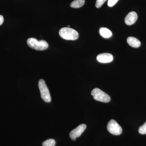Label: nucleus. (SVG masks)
Instances as JSON below:
<instances>
[{"label": "nucleus", "mask_w": 146, "mask_h": 146, "mask_svg": "<svg viewBox=\"0 0 146 146\" xmlns=\"http://www.w3.org/2000/svg\"><path fill=\"white\" fill-rule=\"evenodd\" d=\"M27 44L30 48L36 50L43 51L48 48L49 45L44 40H37L36 38H29L27 40Z\"/></svg>", "instance_id": "nucleus-1"}, {"label": "nucleus", "mask_w": 146, "mask_h": 146, "mask_svg": "<svg viewBox=\"0 0 146 146\" xmlns=\"http://www.w3.org/2000/svg\"><path fill=\"white\" fill-rule=\"evenodd\" d=\"M59 34L60 37L66 40H75L79 37L78 32L70 27H64L60 29Z\"/></svg>", "instance_id": "nucleus-2"}, {"label": "nucleus", "mask_w": 146, "mask_h": 146, "mask_svg": "<svg viewBox=\"0 0 146 146\" xmlns=\"http://www.w3.org/2000/svg\"><path fill=\"white\" fill-rule=\"evenodd\" d=\"M38 86L41 93V98L42 99L46 102H50L51 101V98L49 89L44 80L42 79L39 80L38 82Z\"/></svg>", "instance_id": "nucleus-3"}, {"label": "nucleus", "mask_w": 146, "mask_h": 146, "mask_svg": "<svg viewBox=\"0 0 146 146\" xmlns=\"http://www.w3.org/2000/svg\"><path fill=\"white\" fill-rule=\"evenodd\" d=\"M91 95L94 100L98 101L107 103L110 101V97L109 95L98 88H95L92 90Z\"/></svg>", "instance_id": "nucleus-4"}, {"label": "nucleus", "mask_w": 146, "mask_h": 146, "mask_svg": "<svg viewBox=\"0 0 146 146\" xmlns=\"http://www.w3.org/2000/svg\"><path fill=\"white\" fill-rule=\"evenodd\" d=\"M107 128L110 133L114 135H119L122 132L121 126L115 120H110L108 124Z\"/></svg>", "instance_id": "nucleus-5"}, {"label": "nucleus", "mask_w": 146, "mask_h": 146, "mask_svg": "<svg viewBox=\"0 0 146 146\" xmlns=\"http://www.w3.org/2000/svg\"><path fill=\"white\" fill-rule=\"evenodd\" d=\"M86 125L82 124L79 125L75 129H73L70 133L71 139L73 141H75L76 138L81 136V134L86 129Z\"/></svg>", "instance_id": "nucleus-6"}, {"label": "nucleus", "mask_w": 146, "mask_h": 146, "mask_svg": "<svg viewBox=\"0 0 146 146\" xmlns=\"http://www.w3.org/2000/svg\"><path fill=\"white\" fill-rule=\"evenodd\" d=\"M97 60L101 63H108L113 60V56L112 54L108 53H104L98 55Z\"/></svg>", "instance_id": "nucleus-7"}, {"label": "nucleus", "mask_w": 146, "mask_h": 146, "mask_svg": "<svg viewBox=\"0 0 146 146\" xmlns=\"http://www.w3.org/2000/svg\"><path fill=\"white\" fill-rule=\"evenodd\" d=\"M138 19V15L135 11H131L128 13L125 19V22L127 25H131L134 24Z\"/></svg>", "instance_id": "nucleus-8"}, {"label": "nucleus", "mask_w": 146, "mask_h": 146, "mask_svg": "<svg viewBox=\"0 0 146 146\" xmlns=\"http://www.w3.org/2000/svg\"><path fill=\"white\" fill-rule=\"evenodd\" d=\"M127 42L128 44L133 48H137L141 46V43L137 38L133 36H129L127 39Z\"/></svg>", "instance_id": "nucleus-9"}, {"label": "nucleus", "mask_w": 146, "mask_h": 146, "mask_svg": "<svg viewBox=\"0 0 146 146\" xmlns=\"http://www.w3.org/2000/svg\"><path fill=\"white\" fill-rule=\"evenodd\" d=\"M100 33L102 37L108 38L112 35V33L110 30L106 28L102 27L100 29Z\"/></svg>", "instance_id": "nucleus-10"}, {"label": "nucleus", "mask_w": 146, "mask_h": 146, "mask_svg": "<svg viewBox=\"0 0 146 146\" xmlns=\"http://www.w3.org/2000/svg\"><path fill=\"white\" fill-rule=\"evenodd\" d=\"M85 3V0H75L70 4V7L74 8H79Z\"/></svg>", "instance_id": "nucleus-11"}, {"label": "nucleus", "mask_w": 146, "mask_h": 146, "mask_svg": "<svg viewBox=\"0 0 146 146\" xmlns=\"http://www.w3.org/2000/svg\"><path fill=\"white\" fill-rule=\"evenodd\" d=\"M56 142L54 139H50L43 142L42 143L43 146H54L55 145Z\"/></svg>", "instance_id": "nucleus-12"}, {"label": "nucleus", "mask_w": 146, "mask_h": 146, "mask_svg": "<svg viewBox=\"0 0 146 146\" xmlns=\"http://www.w3.org/2000/svg\"><path fill=\"white\" fill-rule=\"evenodd\" d=\"M138 131L141 134H146V122L143 125L140 127L138 129Z\"/></svg>", "instance_id": "nucleus-13"}, {"label": "nucleus", "mask_w": 146, "mask_h": 146, "mask_svg": "<svg viewBox=\"0 0 146 146\" xmlns=\"http://www.w3.org/2000/svg\"><path fill=\"white\" fill-rule=\"evenodd\" d=\"M107 0H96V6L97 8H99L101 7L102 5Z\"/></svg>", "instance_id": "nucleus-14"}, {"label": "nucleus", "mask_w": 146, "mask_h": 146, "mask_svg": "<svg viewBox=\"0 0 146 146\" xmlns=\"http://www.w3.org/2000/svg\"><path fill=\"white\" fill-rule=\"evenodd\" d=\"M118 1L119 0H108V5L109 7H112L115 5Z\"/></svg>", "instance_id": "nucleus-15"}, {"label": "nucleus", "mask_w": 146, "mask_h": 146, "mask_svg": "<svg viewBox=\"0 0 146 146\" xmlns=\"http://www.w3.org/2000/svg\"><path fill=\"white\" fill-rule=\"evenodd\" d=\"M4 22L3 16L0 15V26Z\"/></svg>", "instance_id": "nucleus-16"}]
</instances>
